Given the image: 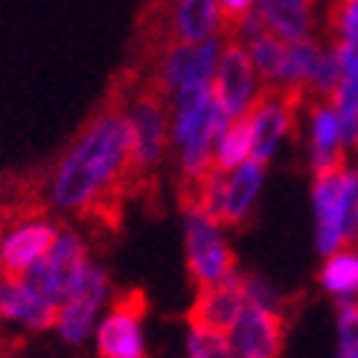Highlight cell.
<instances>
[{"label": "cell", "instance_id": "6da1fadb", "mask_svg": "<svg viewBox=\"0 0 358 358\" xmlns=\"http://www.w3.org/2000/svg\"><path fill=\"white\" fill-rule=\"evenodd\" d=\"M134 87L137 73L131 70L114 76L105 99L56 160L50 178V201L108 236L120 234L122 204L134 187V134L129 122Z\"/></svg>", "mask_w": 358, "mask_h": 358}, {"label": "cell", "instance_id": "7a4b0ae2", "mask_svg": "<svg viewBox=\"0 0 358 358\" xmlns=\"http://www.w3.org/2000/svg\"><path fill=\"white\" fill-rule=\"evenodd\" d=\"M87 265L91 262H87L85 242L79 239V234H73L70 227L62 224L59 239H56V245H52V250L41 262H35L32 268H27L17 280H24L29 289L35 294H41L44 300L62 306V303L67 300V294L76 289V282L82 280Z\"/></svg>", "mask_w": 358, "mask_h": 358}, {"label": "cell", "instance_id": "3957f363", "mask_svg": "<svg viewBox=\"0 0 358 358\" xmlns=\"http://www.w3.org/2000/svg\"><path fill=\"white\" fill-rule=\"evenodd\" d=\"M149 312V297L143 289H122L96 332L99 358H149L143 320Z\"/></svg>", "mask_w": 358, "mask_h": 358}, {"label": "cell", "instance_id": "277c9868", "mask_svg": "<svg viewBox=\"0 0 358 358\" xmlns=\"http://www.w3.org/2000/svg\"><path fill=\"white\" fill-rule=\"evenodd\" d=\"M187 216V271L195 285H210L236 274V254L222 236V227L201 213Z\"/></svg>", "mask_w": 358, "mask_h": 358}, {"label": "cell", "instance_id": "5b68a950", "mask_svg": "<svg viewBox=\"0 0 358 358\" xmlns=\"http://www.w3.org/2000/svg\"><path fill=\"white\" fill-rule=\"evenodd\" d=\"M213 96L230 117V122L245 117L257 96V70L254 62H250L248 47L236 35L224 38V50L216 64V76H213Z\"/></svg>", "mask_w": 358, "mask_h": 358}, {"label": "cell", "instance_id": "8992f818", "mask_svg": "<svg viewBox=\"0 0 358 358\" xmlns=\"http://www.w3.org/2000/svg\"><path fill=\"white\" fill-rule=\"evenodd\" d=\"M245 274H230L227 280L210 282V285H195L192 306L187 309V324L189 329L201 332H219L230 335L236 320L245 309Z\"/></svg>", "mask_w": 358, "mask_h": 358}, {"label": "cell", "instance_id": "52a82bcc", "mask_svg": "<svg viewBox=\"0 0 358 358\" xmlns=\"http://www.w3.org/2000/svg\"><path fill=\"white\" fill-rule=\"evenodd\" d=\"M285 332H289V312L245 303L227 341L236 358H280Z\"/></svg>", "mask_w": 358, "mask_h": 358}, {"label": "cell", "instance_id": "ba28073f", "mask_svg": "<svg viewBox=\"0 0 358 358\" xmlns=\"http://www.w3.org/2000/svg\"><path fill=\"white\" fill-rule=\"evenodd\" d=\"M108 294V274L99 265H87L76 289L67 294V300L59 306L56 329L67 344H82L94 329L96 312L102 309V300Z\"/></svg>", "mask_w": 358, "mask_h": 358}, {"label": "cell", "instance_id": "9c48e42d", "mask_svg": "<svg viewBox=\"0 0 358 358\" xmlns=\"http://www.w3.org/2000/svg\"><path fill=\"white\" fill-rule=\"evenodd\" d=\"M59 230H62V224L50 222L47 216L29 219L24 224L6 230V234L0 236V262H3V277L6 280H17L27 268H32L35 262H41L52 250V245H56Z\"/></svg>", "mask_w": 358, "mask_h": 358}, {"label": "cell", "instance_id": "30bf717a", "mask_svg": "<svg viewBox=\"0 0 358 358\" xmlns=\"http://www.w3.org/2000/svg\"><path fill=\"white\" fill-rule=\"evenodd\" d=\"M265 181V164L248 157L236 169L224 172L222 184V207H219V227H245L254 216L259 189Z\"/></svg>", "mask_w": 358, "mask_h": 358}, {"label": "cell", "instance_id": "8fae6325", "mask_svg": "<svg viewBox=\"0 0 358 358\" xmlns=\"http://www.w3.org/2000/svg\"><path fill=\"white\" fill-rule=\"evenodd\" d=\"M347 169V166H344ZM344 169H332L324 175H315V224H317V250L324 257L344 248Z\"/></svg>", "mask_w": 358, "mask_h": 358}, {"label": "cell", "instance_id": "7c38bea8", "mask_svg": "<svg viewBox=\"0 0 358 358\" xmlns=\"http://www.w3.org/2000/svg\"><path fill=\"white\" fill-rule=\"evenodd\" d=\"M309 117H312V172L324 175L332 169L347 166V146L341 134V120L332 102L309 99Z\"/></svg>", "mask_w": 358, "mask_h": 358}, {"label": "cell", "instance_id": "4fadbf2b", "mask_svg": "<svg viewBox=\"0 0 358 358\" xmlns=\"http://www.w3.org/2000/svg\"><path fill=\"white\" fill-rule=\"evenodd\" d=\"M0 317L3 320H17L35 332L52 329L59 320V306L35 294L24 280H6L0 282Z\"/></svg>", "mask_w": 358, "mask_h": 358}, {"label": "cell", "instance_id": "5bb4252c", "mask_svg": "<svg viewBox=\"0 0 358 358\" xmlns=\"http://www.w3.org/2000/svg\"><path fill=\"white\" fill-rule=\"evenodd\" d=\"M172 44H201L222 32V15L216 0H172L169 9Z\"/></svg>", "mask_w": 358, "mask_h": 358}, {"label": "cell", "instance_id": "9a60e30c", "mask_svg": "<svg viewBox=\"0 0 358 358\" xmlns=\"http://www.w3.org/2000/svg\"><path fill=\"white\" fill-rule=\"evenodd\" d=\"M320 285L338 300L358 297V250L338 248L320 268Z\"/></svg>", "mask_w": 358, "mask_h": 358}, {"label": "cell", "instance_id": "2e32d148", "mask_svg": "<svg viewBox=\"0 0 358 358\" xmlns=\"http://www.w3.org/2000/svg\"><path fill=\"white\" fill-rule=\"evenodd\" d=\"M250 157V122L248 117L234 120L224 129V134L216 143V152H213V166L219 172H230L236 169L239 164Z\"/></svg>", "mask_w": 358, "mask_h": 358}, {"label": "cell", "instance_id": "e0dca14e", "mask_svg": "<svg viewBox=\"0 0 358 358\" xmlns=\"http://www.w3.org/2000/svg\"><path fill=\"white\" fill-rule=\"evenodd\" d=\"M327 32L338 52L350 56L358 50V0H332L327 15Z\"/></svg>", "mask_w": 358, "mask_h": 358}, {"label": "cell", "instance_id": "ac0fdd59", "mask_svg": "<svg viewBox=\"0 0 358 358\" xmlns=\"http://www.w3.org/2000/svg\"><path fill=\"white\" fill-rule=\"evenodd\" d=\"M187 358H236V352H234V347H230L227 335L189 329V338H187Z\"/></svg>", "mask_w": 358, "mask_h": 358}, {"label": "cell", "instance_id": "d6986e66", "mask_svg": "<svg viewBox=\"0 0 358 358\" xmlns=\"http://www.w3.org/2000/svg\"><path fill=\"white\" fill-rule=\"evenodd\" d=\"M338 335H341V350L338 358H358V306L341 300L338 306Z\"/></svg>", "mask_w": 358, "mask_h": 358}, {"label": "cell", "instance_id": "ffe728a7", "mask_svg": "<svg viewBox=\"0 0 358 358\" xmlns=\"http://www.w3.org/2000/svg\"><path fill=\"white\" fill-rule=\"evenodd\" d=\"M219 3V15H222V35H236L239 27L245 24V17L254 12L257 0H216Z\"/></svg>", "mask_w": 358, "mask_h": 358}, {"label": "cell", "instance_id": "44dd1931", "mask_svg": "<svg viewBox=\"0 0 358 358\" xmlns=\"http://www.w3.org/2000/svg\"><path fill=\"white\" fill-rule=\"evenodd\" d=\"M265 3H277V6H289L297 12H312L317 0H265Z\"/></svg>", "mask_w": 358, "mask_h": 358}, {"label": "cell", "instance_id": "7402d4cb", "mask_svg": "<svg viewBox=\"0 0 358 358\" xmlns=\"http://www.w3.org/2000/svg\"><path fill=\"white\" fill-rule=\"evenodd\" d=\"M0 282H3V262H0Z\"/></svg>", "mask_w": 358, "mask_h": 358}, {"label": "cell", "instance_id": "603a6c76", "mask_svg": "<svg viewBox=\"0 0 358 358\" xmlns=\"http://www.w3.org/2000/svg\"><path fill=\"white\" fill-rule=\"evenodd\" d=\"M355 242H358V236H355Z\"/></svg>", "mask_w": 358, "mask_h": 358}]
</instances>
